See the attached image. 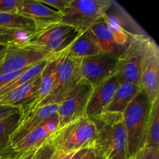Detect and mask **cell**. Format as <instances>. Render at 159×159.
Here are the masks:
<instances>
[{
	"label": "cell",
	"instance_id": "cell-20",
	"mask_svg": "<svg viewBox=\"0 0 159 159\" xmlns=\"http://www.w3.org/2000/svg\"><path fill=\"white\" fill-rule=\"evenodd\" d=\"M107 158H127V138L126 129L123 120V114L119 113L113 125L110 146Z\"/></svg>",
	"mask_w": 159,
	"mask_h": 159
},
{
	"label": "cell",
	"instance_id": "cell-2",
	"mask_svg": "<svg viewBox=\"0 0 159 159\" xmlns=\"http://www.w3.org/2000/svg\"><path fill=\"white\" fill-rule=\"evenodd\" d=\"M96 132L94 122L84 116L57 129L47 142L59 153H75L89 148L95 139Z\"/></svg>",
	"mask_w": 159,
	"mask_h": 159
},
{
	"label": "cell",
	"instance_id": "cell-17",
	"mask_svg": "<svg viewBox=\"0 0 159 159\" xmlns=\"http://www.w3.org/2000/svg\"><path fill=\"white\" fill-rule=\"evenodd\" d=\"M56 62L57 59L55 54L51 55L48 58V63L40 74V85L35 99L32 103L25 108H23V112H31L35 110L40 105V102L44 100L51 93L55 80Z\"/></svg>",
	"mask_w": 159,
	"mask_h": 159
},
{
	"label": "cell",
	"instance_id": "cell-4",
	"mask_svg": "<svg viewBox=\"0 0 159 159\" xmlns=\"http://www.w3.org/2000/svg\"><path fill=\"white\" fill-rule=\"evenodd\" d=\"M55 55L57 62L54 87L49 96L37 108L51 104L58 105L82 80L80 59L69 57L64 51Z\"/></svg>",
	"mask_w": 159,
	"mask_h": 159
},
{
	"label": "cell",
	"instance_id": "cell-3",
	"mask_svg": "<svg viewBox=\"0 0 159 159\" xmlns=\"http://www.w3.org/2000/svg\"><path fill=\"white\" fill-rule=\"evenodd\" d=\"M79 34L72 26L62 23L40 24L22 43L54 55L65 51Z\"/></svg>",
	"mask_w": 159,
	"mask_h": 159
},
{
	"label": "cell",
	"instance_id": "cell-25",
	"mask_svg": "<svg viewBox=\"0 0 159 159\" xmlns=\"http://www.w3.org/2000/svg\"><path fill=\"white\" fill-rule=\"evenodd\" d=\"M29 33L23 30L0 27V44L10 45L21 43Z\"/></svg>",
	"mask_w": 159,
	"mask_h": 159
},
{
	"label": "cell",
	"instance_id": "cell-37",
	"mask_svg": "<svg viewBox=\"0 0 159 159\" xmlns=\"http://www.w3.org/2000/svg\"><path fill=\"white\" fill-rule=\"evenodd\" d=\"M107 159H109V158H107Z\"/></svg>",
	"mask_w": 159,
	"mask_h": 159
},
{
	"label": "cell",
	"instance_id": "cell-36",
	"mask_svg": "<svg viewBox=\"0 0 159 159\" xmlns=\"http://www.w3.org/2000/svg\"><path fill=\"white\" fill-rule=\"evenodd\" d=\"M56 158H57V153H56V152H54V154L53 155L52 158H51V159H56Z\"/></svg>",
	"mask_w": 159,
	"mask_h": 159
},
{
	"label": "cell",
	"instance_id": "cell-21",
	"mask_svg": "<svg viewBox=\"0 0 159 159\" xmlns=\"http://www.w3.org/2000/svg\"><path fill=\"white\" fill-rule=\"evenodd\" d=\"M23 110L0 120V158L10 156L14 152L11 148V137L19 125Z\"/></svg>",
	"mask_w": 159,
	"mask_h": 159
},
{
	"label": "cell",
	"instance_id": "cell-29",
	"mask_svg": "<svg viewBox=\"0 0 159 159\" xmlns=\"http://www.w3.org/2000/svg\"><path fill=\"white\" fill-rule=\"evenodd\" d=\"M135 159H159V148H144Z\"/></svg>",
	"mask_w": 159,
	"mask_h": 159
},
{
	"label": "cell",
	"instance_id": "cell-1",
	"mask_svg": "<svg viewBox=\"0 0 159 159\" xmlns=\"http://www.w3.org/2000/svg\"><path fill=\"white\" fill-rule=\"evenodd\" d=\"M152 104L146 93L141 89L123 113L128 159H135L144 148Z\"/></svg>",
	"mask_w": 159,
	"mask_h": 159
},
{
	"label": "cell",
	"instance_id": "cell-6",
	"mask_svg": "<svg viewBox=\"0 0 159 159\" xmlns=\"http://www.w3.org/2000/svg\"><path fill=\"white\" fill-rule=\"evenodd\" d=\"M148 38L144 34H130L127 48L118 57L116 73L122 82L141 86V66Z\"/></svg>",
	"mask_w": 159,
	"mask_h": 159
},
{
	"label": "cell",
	"instance_id": "cell-8",
	"mask_svg": "<svg viewBox=\"0 0 159 159\" xmlns=\"http://www.w3.org/2000/svg\"><path fill=\"white\" fill-rule=\"evenodd\" d=\"M93 89V85L82 79L75 88L58 104L57 113L59 120L58 128L85 116L87 104Z\"/></svg>",
	"mask_w": 159,
	"mask_h": 159
},
{
	"label": "cell",
	"instance_id": "cell-31",
	"mask_svg": "<svg viewBox=\"0 0 159 159\" xmlns=\"http://www.w3.org/2000/svg\"><path fill=\"white\" fill-rule=\"evenodd\" d=\"M82 159H107V157L93 148H89Z\"/></svg>",
	"mask_w": 159,
	"mask_h": 159
},
{
	"label": "cell",
	"instance_id": "cell-22",
	"mask_svg": "<svg viewBox=\"0 0 159 159\" xmlns=\"http://www.w3.org/2000/svg\"><path fill=\"white\" fill-rule=\"evenodd\" d=\"M0 27L19 30L30 34L35 30L37 24L16 12H0Z\"/></svg>",
	"mask_w": 159,
	"mask_h": 159
},
{
	"label": "cell",
	"instance_id": "cell-34",
	"mask_svg": "<svg viewBox=\"0 0 159 159\" xmlns=\"http://www.w3.org/2000/svg\"><path fill=\"white\" fill-rule=\"evenodd\" d=\"M55 152L57 153V158H56V159H70V158H71V157L73 155V154H74V153L61 154L57 152Z\"/></svg>",
	"mask_w": 159,
	"mask_h": 159
},
{
	"label": "cell",
	"instance_id": "cell-7",
	"mask_svg": "<svg viewBox=\"0 0 159 159\" xmlns=\"http://www.w3.org/2000/svg\"><path fill=\"white\" fill-rule=\"evenodd\" d=\"M89 30L101 53L119 57L128 44L130 34L107 15L99 18Z\"/></svg>",
	"mask_w": 159,
	"mask_h": 159
},
{
	"label": "cell",
	"instance_id": "cell-15",
	"mask_svg": "<svg viewBox=\"0 0 159 159\" xmlns=\"http://www.w3.org/2000/svg\"><path fill=\"white\" fill-rule=\"evenodd\" d=\"M17 14L33 20L37 25L52 23H61L62 14L40 0H21L17 6Z\"/></svg>",
	"mask_w": 159,
	"mask_h": 159
},
{
	"label": "cell",
	"instance_id": "cell-11",
	"mask_svg": "<svg viewBox=\"0 0 159 159\" xmlns=\"http://www.w3.org/2000/svg\"><path fill=\"white\" fill-rule=\"evenodd\" d=\"M141 87L152 103L159 98V50L150 37L146 44L141 66Z\"/></svg>",
	"mask_w": 159,
	"mask_h": 159
},
{
	"label": "cell",
	"instance_id": "cell-18",
	"mask_svg": "<svg viewBox=\"0 0 159 159\" xmlns=\"http://www.w3.org/2000/svg\"><path fill=\"white\" fill-rule=\"evenodd\" d=\"M141 89H142L140 85L130 82H122L116 89L113 99L106 107L103 113L123 114L127 106Z\"/></svg>",
	"mask_w": 159,
	"mask_h": 159
},
{
	"label": "cell",
	"instance_id": "cell-5",
	"mask_svg": "<svg viewBox=\"0 0 159 159\" xmlns=\"http://www.w3.org/2000/svg\"><path fill=\"white\" fill-rule=\"evenodd\" d=\"M113 5L110 0H70L62 13L61 23L72 26L82 33L103 16Z\"/></svg>",
	"mask_w": 159,
	"mask_h": 159
},
{
	"label": "cell",
	"instance_id": "cell-14",
	"mask_svg": "<svg viewBox=\"0 0 159 159\" xmlns=\"http://www.w3.org/2000/svg\"><path fill=\"white\" fill-rule=\"evenodd\" d=\"M58 116L57 114L49 117L30 132L24 138L16 143L12 147L15 153H20L32 148H39L48 141L51 135L58 128Z\"/></svg>",
	"mask_w": 159,
	"mask_h": 159
},
{
	"label": "cell",
	"instance_id": "cell-26",
	"mask_svg": "<svg viewBox=\"0 0 159 159\" xmlns=\"http://www.w3.org/2000/svg\"><path fill=\"white\" fill-rule=\"evenodd\" d=\"M40 1L43 4L47 5L61 14L63 13L70 2V0H40Z\"/></svg>",
	"mask_w": 159,
	"mask_h": 159
},
{
	"label": "cell",
	"instance_id": "cell-30",
	"mask_svg": "<svg viewBox=\"0 0 159 159\" xmlns=\"http://www.w3.org/2000/svg\"><path fill=\"white\" fill-rule=\"evenodd\" d=\"M22 110H23V109L19 107L0 105V120L7 117V116L14 114V113L21 112Z\"/></svg>",
	"mask_w": 159,
	"mask_h": 159
},
{
	"label": "cell",
	"instance_id": "cell-32",
	"mask_svg": "<svg viewBox=\"0 0 159 159\" xmlns=\"http://www.w3.org/2000/svg\"><path fill=\"white\" fill-rule=\"evenodd\" d=\"M37 148H38L30 149V150L25 151V152H20V153H16L13 159H35L36 152H37Z\"/></svg>",
	"mask_w": 159,
	"mask_h": 159
},
{
	"label": "cell",
	"instance_id": "cell-12",
	"mask_svg": "<svg viewBox=\"0 0 159 159\" xmlns=\"http://www.w3.org/2000/svg\"><path fill=\"white\" fill-rule=\"evenodd\" d=\"M121 82L122 81L120 77L116 72L110 78L93 87L87 104L85 116L92 118L103 113Z\"/></svg>",
	"mask_w": 159,
	"mask_h": 159
},
{
	"label": "cell",
	"instance_id": "cell-16",
	"mask_svg": "<svg viewBox=\"0 0 159 159\" xmlns=\"http://www.w3.org/2000/svg\"><path fill=\"white\" fill-rule=\"evenodd\" d=\"M40 76L7 94L0 96V105L19 107L23 109L32 103L35 99L40 85Z\"/></svg>",
	"mask_w": 159,
	"mask_h": 159
},
{
	"label": "cell",
	"instance_id": "cell-23",
	"mask_svg": "<svg viewBox=\"0 0 159 159\" xmlns=\"http://www.w3.org/2000/svg\"><path fill=\"white\" fill-rule=\"evenodd\" d=\"M144 148H159V98L152 104Z\"/></svg>",
	"mask_w": 159,
	"mask_h": 159
},
{
	"label": "cell",
	"instance_id": "cell-33",
	"mask_svg": "<svg viewBox=\"0 0 159 159\" xmlns=\"http://www.w3.org/2000/svg\"><path fill=\"white\" fill-rule=\"evenodd\" d=\"M88 148H83V149H81V150L78 151V152H75L73 154L72 156L70 158V159H82L83 158L84 155H85V152H87Z\"/></svg>",
	"mask_w": 159,
	"mask_h": 159
},
{
	"label": "cell",
	"instance_id": "cell-13",
	"mask_svg": "<svg viewBox=\"0 0 159 159\" xmlns=\"http://www.w3.org/2000/svg\"><path fill=\"white\" fill-rule=\"evenodd\" d=\"M57 104H51L38 107L31 112L23 111L19 125L11 137V148L46 120L57 114Z\"/></svg>",
	"mask_w": 159,
	"mask_h": 159
},
{
	"label": "cell",
	"instance_id": "cell-28",
	"mask_svg": "<svg viewBox=\"0 0 159 159\" xmlns=\"http://www.w3.org/2000/svg\"><path fill=\"white\" fill-rule=\"evenodd\" d=\"M28 68H29L20 70V71L4 73V74L0 75V89H2V87L6 86V85L10 83L12 81H13L14 79H16L20 75H21L23 71H25L26 69H28Z\"/></svg>",
	"mask_w": 159,
	"mask_h": 159
},
{
	"label": "cell",
	"instance_id": "cell-19",
	"mask_svg": "<svg viewBox=\"0 0 159 159\" xmlns=\"http://www.w3.org/2000/svg\"><path fill=\"white\" fill-rule=\"evenodd\" d=\"M64 52L69 57L81 60L83 57L100 54L101 51L93 34L88 30L80 33Z\"/></svg>",
	"mask_w": 159,
	"mask_h": 159
},
{
	"label": "cell",
	"instance_id": "cell-10",
	"mask_svg": "<svg viewBox=\"0 0 159 159\" xmlns=\"http://www.w3.org/2000/svg\"><path fill=\"white\" fill-rule=\"evenodd\" d=\"M117 62L118 57L105 53L83 57L80 61L82 79L96 86L116 72Z\"/></svg>",
	"mask_w": 159,
	"mask_h": 159
},
{
	"label": "cell",
	"instance_id": "cell-9",
	"mask_svg": "<svg viewBox=\"0 0 159 159\" xmlns=\"http://www.w3.org/2000/svg\"><path fill=\"white\" fill-rule=\"evenodd\" d=\"M51 56L48 53L22 43L8 45L4 57L0 62V75L30 68L48 60Z\"/></svg>",
	"mask_w": 159,
	"mask_h": 159
},
{
	"label": "cell",
	"instance_id": "cell-27",
	"mask_svg": "<svg viewBox=\"0 0 159 159\" xmlns=\"http://www.w3.org/2000/svg\"><path fill=\"white\" fill-rule=\"evenodd\" d=\"M21 0H0V12H16Z\"/></svg>",
	"mask_w": 159,
	"mask_h": 159
},
{
	"label": "cell",
	"instance_id": "cell-24",
	"mask_svg": "<svg viewBox=\"0 0 159 159\" xmlns=\"http://www.w3.org/2000/svg\"><path fill=\"white\" fill-rule=\"evenodd\" d=\"M48 60L43 61L39 62V63L30 67L28 69H26L21 75H20L16 79L12 81L10 83L0 89V96H4V95L7 94L9 92L15 89L18 88V87L38 78L41 74L43 68L46 66L47 63H48Z\"/></svg>",
	"mask_w": 159,
	"mask_h": 159
},
{
	"label": "cell",
	"instance_id": "cell-35",
	"mask_svg": "<svg viewBox=\"0 0 159 159\" xmlns=\"http://www.w3.org/2000/svg\"><path fill=\"white\" fill-rule=\"evenodd\" d=\"M8 45H2L0 44V62L2 61V60L4 57L5 54H6V49H7Z\"/></svg>",
	"mask_w": 159,
	"mask_h": 159
}]
</instances>
